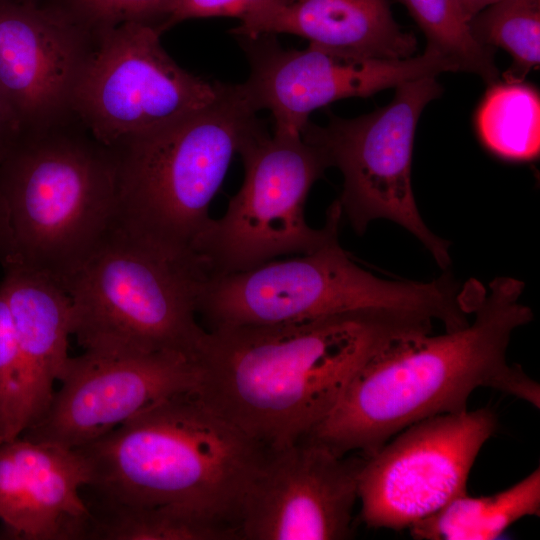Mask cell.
<instances>
[{
  "mask_svg": "<svg viewBox=\"0 0 540 540\" xmlns=\"http://www.w3.org/2000/svg\"><path fill=\"white\" fill-rule=\"evenodd\" d=\"M433 321L396 310L207 330L199 395L268 452L308 438L355 372L397 339Z\"/></svg>",
  "mask_w": 540,
  "mask_h": 540,
  "instance_id": "6da1fadb",
  "label": "cell"
},
{
  "mask_svg": "<svg viewBox=\"0 0 540 540\" xmlns=\"http://www.w3.org/2000/svg\"><path fill=\"white\" fill-rule=\"evenodd\" d=\"M524 287L519 279L496 277L475 287L467 326L405 336L377 352L308 438L340 456H368L418 421L467 410L470 395L482 387L539 408V384L507 361L513 332L533 319L520 301Z\"/></svg>",
  "mask_w": 540,
  "mask_h": 540,
  "instance_id": "7a4b0ae2",
  "label": "cell"
},
{
  "mask_svg": "<svg viewBox=\"0 0 540 540\" xmlns=\"http://www.w3.org/2000/svg\"><path fill=\"white\" fill-rule=\"evenodd\" d=\"M78 450L95 501L187 506L239 531L245 499L268 454L196 388L149 406Z\"/></svg>",
  "mask_w": 540,
  "mask_h": 540,
  "instance_id": "3957f363",
  "label": "cell"
},
{
  "mask_svg": "<svg viewBox=\"0 0 540 540\" xmlns=\"http://www.w3.org/2000/svg\"><path fill=\"white\" fill-rule=\"evenodd\" d=\"M113 148L72 113L21 132L0 162V262L62 282L115 228Z\"/></svg>",
  "mask_w": 540,
  "mask_h": 540,
  "instance_id": "277c9868",
  "label": "cell"
},
{
  "mask_svg": "<svg viewBox=\"0 0 540 540\" xmlns=\"http://www.w3.org/2000/svg\"><path fill=\"white\" fill-rule=\"evenodd\" d=\"M263 127L241 84H226L211 104L113 147L115 227L170 255L195 257L233 155Z\"/></svg>",
  "mask_w": 540,
  "mask_h": 540,
  "instance_id": "5b68a950",
  "label": "cell"
},
{
  "mask_svg": "<svg viewBox=\"0 0 540 540\" xmlns=\"http://www.w3.org/2000/svg\"><path fill=\"white\" fill-rule=\"evenodd\" d=\"M208 274L114 228L62 285L72 335L84 352L134 356L175 352L198 360L207 330L197 308Z\"/></svg>",
  "mask_w": 540,
  "mask_h": 540,
  "instance_id": "8992f818",
  "label": "cell"
},
{
  "mask_svg": "<svg viewBox=\"0 0 540 540\" xmlns=\"http://www.w3.org/2000/svg\"><path fill=\"white\" fill-rule=\"evenodd\" d=\"M361 310H396L465 326L464 287L448 273L429 282L387 280L361 268L338 239L301 256L209 277L197 313L206 330L316 319Z\"/></svg>",
  "mask_w": 540,
  "mask_h": 540,
  "instance_id": "52a82bcc",
  "label": "cell"
},
{
  "mask_svg": "<svg viewBox=\"0 0 540 540\" xmlns=\"http://www.w3.org/2000/svg\"><path fill=\"white\" fill-rule=\"evenodd\" d=\"M238 153L243 183L223 216L211 218L192 247L209 277L310 253L338 239L343 218L338 200L329 206L322 228H312L305 218L308 194L329 168L317 147L301 135L269 134L263 127Z\"/></svg>",
  "mask_w": 540,
  "mask_h": 540,
  "instance_id": "ba28073f",
  "label": "cell"
},
{
  "mask_svg": "<svg viewBox=\"0 0 540 540\" xmlns=\"http://www.w3.org/2000/svg\"><path fill=\"white\" fill-rule=\"evenodd\" d=\"M441 92L436 76L410 80L396 87L386 106L350 119L330 115L324 126L309 121L301 136L322 152L329 167L340 170L343 188L337 200L357 234L373 220H390L414 235L446 270L450 243L426 226L411 183L417 123Z\"/></svg>",
  "mask_w": 540,
  "mask_h": 540,
  "instance_id": "9c48e42d",
  "label": "cell"
},
{
  "mask_svg": "<svg viewBox=\"0 0 540 540\" xmlns=\"http://www.w3.org/2000/svg\"><path fill=\"white\" fill-rule=\"evenodd\" d=\"M161 34L154 25L127 22L97 35L72 113L105 146L199 110L225 88L181 68L163 49Z\"/></svg>",
  "mask_w": 540,
  "mask_h": 540,
  "instance_id": "30bf717a",
  "label": "cell"
},
{
  "mask_svg": "<svg viewBox=\"0 0 540 540\" xmlns=\"http://www.w3.org/2000/svg\"><path fill=\"white\" fill-rule=\"evenodd\" d=\"M496 427L487 408L440 414L364 455L357 487L362 521L375 529H409L467 494L473 464Z\"/></svg>",
  "mask_w": 540,
  "mask_h": 540,
  "instance_id": "8fae6325",
  "label": "cell"
},
{
  "mask_svg": "<svg viewBox=\"0 0 540 540\" xmlns=\"http://www.w3.org/2000/svg\"><path fill=\"white\" fill-rule=\"evenodd\" d=\"M250 66L241 83L255 111L266 109L274 120V132L300 136L311 112L350 97H368L381 90L446 71L455 65L438 52L406 59L384 60L346 57L308 45L286 49L276 35L235 37Z\"/></svg>",
  "mask_w": 540,
  "mask_h": 540,
  "instance_id": "7c38bea8",
  "label": "cell"
},
{
  "mask_svg": "<svg viewBox=\"0 0 540 540\" xmlns=\"http://www.w3.org/2000/svg\"><path fill=\"white\" fill-rule=\"evenodd\" d=\"M196 359L175 352L69 357L42 417L21 436L68 449L88 445L149 406L197 388Z\"/></svg>",
  "mask_w": 540,
  "mask_h": 540,
  "instance_id": "4fadbf2b",
  "label": "cell"
},
{
  "mask_svg": "<svg viewBox=\"0 0 540 540\" xmlns=\"http://www.w3.org/2000/svg\"><path fill=\"white\" fill-rule=\"evenodd\" d=\"M363 459L310 438L268 452L243 505L241 540L349 538Z\"/></svg>",
  "mask_w": 540,
  "mask_h": 540,
  "instance_id": "5bb4252c",
  "label": "cell"
},
{
  "mask_svg": "<svg viewBox=\"0 0 540 540\" xmlns=\"http://www.w3.org/2000/svg\"><path fill=\"white\" fill-rule=\"evenodd\" d=\"M96 38L47 4L0 0V94L21 132L72 114Z\"/></svg>",
  "mask_w": 540,
  "mask_h": 540,
  "instance_id": "9a60e30c",
  "label": "cell"
},
{
  "mask_svg": "<svg viewBox=\"0 0 540 540\" xmlns=\"http://www.w3.org/2000/svg\"><path fill=\"white\" fill-rule=\"evenodd\" d=\"M90 472L78 449L22 436L0 442V521L11 538L87 539L82 490Z\"/></svg>",
  "mask_w": 540,
  "mask_h": 540,
  "instance_id": "2e32d148",
  "label": "cell"
},
{
  "mask_svg": "<svg viewBox=\"0 0 540 540\" xmlns=\"http://www.w3.org/2000/svg\"><path fill=\"white\" fill-rule=\"evenodd\" d=\"M234 37L293 34L332 53L367 59L412 57L417 40L393 18L389 0H295L240 21Z\"/></svg>",
  "mask_w": 540,
  "mask_h": 540,
  "instance_id": "e0dca14e",
  "label": "cell"
},
{
  "mask_svg": "<svg viewBox=\"0 0 540 540\" xmlns=\"http://www.w3.org/2000/svg\"><path fill=\"white\" fill-rule=\"evenodd\" d=\"M4 270L0 289L10 309L21 358L25 432L47 410L70 357L72 304L53 277L26 268Z\"/></svg>",
  "mask_w": 540,
  "mask_h": 540,
  "instance_id": "ac0fdd59",
  "label": "cell"
},
{
  "mask_svg": "<svg viewBox=\"0 0 540 540\" xmlns=\"http://www.w3.org/2000/svg\"><path fill=\"white\" fill-rule=\"evenodd\" d=\"M540 514V470L488 496L456 498L409 530L421 540H491L527 516Z\"/></svg>",
  "mask_w": 540,
  "mask_h": 540,
  "instance_id": "d6986e66",
  "label": "cell"
},
{
  "mask_svg": "<svg viewBox=\"0 0 540 540\" xmlns=\"http://www.w3.org/2000/svg\"><path fill=\"white\" fill-rule=\"evenodd\" d=\"M86 502L90 510L87 539L241 540L237 527L187 506Z\"/></svg>",
  "mask_w": 540,
  "mask_h": 540,
  "instance_id": "ffe728a7",
  "label": "cell"
},
{
  "mask_svg": "<svg viewBox=\"0 0 540 540\" xmlns=\"http://www.w3.org/2000/svg\"><path fill=\"white\" fill-rule=\"evenodd\" d=\"M476 113L483 145L510 161H530L540 151V98L537 89L521 82L490 84Z\"/></svg>",
  "mask_w": 540,
  "mask_h": 540,
  "instance_id": "44dd1931",
  "label": "cell"
},
{
  "mask_svg": "<svg viewBox=\"0 0 540 540\" xmlns=\"http://www.w3.org/2000/svg\"><path fill=\"white\" fill-rule=\"evenodd\" d=\"M481 44L507 51L511 66L503 81L521 82L540 63V0H496L469 21Z\"/></svg>",
  "mask_w": 540,
  "mask_h": 540,
  "instance_id": "7402d4cb",
  "label": "cell"
},
{
  "mask_svg": "<svg viewBox=\"0 0 540 540\" xmlns=\"http://www.w3.org/2000/svg\"><path fill=\"white\" fill-rule=\"evenodd\" d=\"M427 39V48L451 61L457 71L480 76L486 83L498 81L492 47L479 43L457 0H398Z\"/></svg>",
  "mask_w": 540,
  "mask_h": 540,
  "instance_id": "603a6c76",
  "label": "cell"
},
{
  "mask_svg": "<svg viewBox=\"0 0 540 540\" xmlns=\"http://www.w3.org/2000/svg\"><path fill=\"white\" fill-rule=\"evenodd\" d=\"M166 2L167 0H42V3L56 8L95 36L127 22H144L160 30Z\"/></svg>",
  "mask_w": 540,
  "mask_h": 540,
  "instance_id": "cb8c5ba5",
  "label": "cell"
},
{
  "mask_svg": "<svg viewBox=\"0 0 540 540\" xmlns=\"http://www.w3.org/2000/svg\"><path fill=\"white\" fill-rule=\"evenodd\" d=\"M22 408L21 358L10 309L0 289V442L23 434Z\"/></svg>",
  "mask_w": 540,
  "mask_h": 540,
  "instance_id": "d4e9b609",
  "label": "cell"
},
{
  "mask_svg": "<svg viewBox=\"0 0 540 540\" xmlns=\"http://www.w3.org/2000/svg\"><path fill=\"white\" fill-rule=\"evenodd\" d=\"M295 0H167L160 22L162 33L175 24L194 18L236 17L240 21L268 8Z\"/></svg>",
  "mask_w": 540,
  "mask_h": 540,
  "instance_id": "484cf974",
  "label": "cell"
},
{
  "mask_svg": "<svg viewBox=\"0 0 540 540\" xmlns=\"http://www.w3.org/2000/svg\"><path fill=\"white\" fill-rule=\"evenodd\" d=\"M20 134L18 124L0 94V162L11 150Z\"/></svg>",
  "mask_w": 540,
  "mask_h": 540,
  "instance_id": "4316f807",
  "label": "cell"
},
{
  "mask_svg": "<svg viewBox=\"0 0 540 540\" xmlns=\"http://www.w3.org/2000/svg\"><path fill=\"white\" fill-rule=\"evenodd\" d=\"M468 22L482 9L496 0H457Z\"/></svg>",
  "mask_w": 540,
  "mask_h": 540,
  "instance_id": "83f0119b",
  "label": "cell"
},
{
  "mask_svg": "<svg viewBox=\"0 0 540 540\" xmlns=\"http://www.w3.org/2000/svg\"><path fill=\"white\" fill-rule=\"evenodd\" d=\"M33 1L41 2L42 0H33Z\"/></svg>",
  "mask_w": 540,
  "mask_h": 540,
  "instance_id": "f1b7e54d",
  "label": "cell"
}]
</instances>
